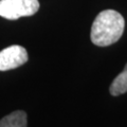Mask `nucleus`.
<instances>
[{"instance_id":"nucleus-5","label":"nucleus","mask_w":127,"mask_h":127,"mask_svg":"<svg viewBox=\"0 0 127 127\" xmlns=\"http://www.w3.org/2000/svg\"><path fill=\"white\" fill-rule=\"evenodd\" d=\"M109 91L113 96H118L127 92V64L124 70L112 81L109 87Z\"/></svg>"},{"instance_id":"nucleus-4","label":"nucleus","mask_w":127,"mask_h":127,"mask_svg":"<svg viewBox=\"0 0 127 127\" xmlns=\"http://www.w3.org/2000/svg\"><path fill=\"white\" fill-rule=\"evenodd\" d=\"M27 113L22 110H16L0 120V127H27Z\"/></svg>"},{"instance_id":"nucleus-3","label":"nucleus","mask_w":127,"mask_h":127,"mask_svg":"<svg viewBox=\"0 0 127 127\" xmlns=\"http://www.w3.org/2000/svg\"><path fill=\"white\" fill-rule=\"evenodd\" d=\"M28 62V52L21 46L13 45L0 51V71L18 68Z\"/></svg>"},{"instance_id":"nucleus-2","label":"nucleus","mask_w":127,"mask_h":127,"mask_svg":"<svg viewBox=\"0 0 127 127\" xmlns=\"http://www.w3.org/2000/svg\"><path fill=\"white\" fill-rule=\"evenodd\" d=\"M38 10V0H0V16L9 20L32 16Z\"/></svg>"},{"instance_id":"nucleus-1","label":"nucleus","mask_w":127,"mask_h":127,"mask_svg":"<svg viewBox=\"0 0 127 127\" xmlns=\"http://www.w3.org/2000/svg\"><path fill=\"white\" fill-rule=\"evenodd\" d=\"M124 28V17L119 12L114 10L102 11L91 27V41L98 47L110 46L121 38Z\"/></svg>"}]
</instances>
